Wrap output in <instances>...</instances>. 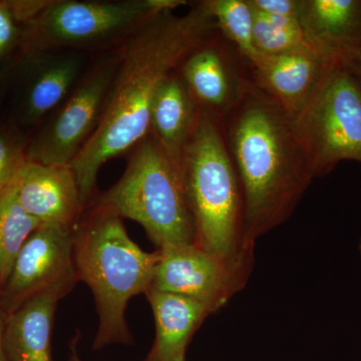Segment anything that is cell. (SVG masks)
<instances>
[{"label": "cell", "mask_w": 361, "mask_h": 361, "mask_svg": "<svg viewBox=\"0 0 361 361\" xmlns=\"http://www.w3.org/2000/svg\"><path fill=\"white\" fill-rule=\"evenodd\" d=\"M6 6L16 23H32L44 13L52 1L49 0H6Z\"/></svg>", "instance_id": "cell-23"}, {"label": "cell", "mask_w": 361, "mask_h": 361, "mask_svg": "<svg viewBox=\"0 0 361 361\" xmlns=\"http://www.w3.org/2000/svg\"><path fill=\"white\" fill-rule=\"evenodd\" d=\"M6 313L0 307V361H7L4 348V331H6Z\"/></svg>", "instance_id": "cell-27"}, {"label": "cell", "mask_w": 361, "mask_h": 361, "mask_svg": "<svg viewBox=\"0 0 361 361\" xmlns=\"http://www.w3.org/2000/svg\"><path fill=\"white\" fill-rule=\"evenodd\" d=\"M80 338H82V334H80V330H77V334L70 342V356H68V361H82L78 350ZM177 361H186V357L180 358Z\"/></svg>", "instance_id": "cell-26"}, {"label": "cell", "mask_w": 361, "mask_h": 361, "mask_svg": "<svg viewBox=\"0 0 361 361\" xmlns=\"http://www.w3.org/2000/svg\"><path fill=\"white\" fill-rule=\"evenodd\" d=\"M358 249H360V256H361V240H360V245H358Z\"/></svg>", "instance_id": "cell-29"}, {"label": "cell", "mask_w": 361, "mask_h": 361, "mask_svg": "<svg viewBox=\"0 0 361 361\" xmlns=\"http://www.w3.org/2000/svg\"><path fill=\"white\" fill-rule=\"evenodd\" d=\"M184 0L75 1L59 0L28 23V51H44L61 47L92 44L141 25L149 16L175 11Z\"/></svg>", "instance_id": "cell-7"}, {"label": "cell", "mask_w": 361, "mask_h": 361, "mask_svg": "<svg viewBox=\"0 0 361 361\" xmlns=\"http://www.w3.org/2000/svg\"><path fill=\"white\" fill-rule=\"evenodd\" d=\"M298 20L311 49L334 66L361 49V0H299Z\"/></svg>", "instance_id": "cell-14"}, {"label": "cell", "mask_w": 361, "mask_h": 361, "mask_svg": "<svg viewBox=\"0 0 361 361\" xmlns=\"http://www.w3.org/2000/svg\"><path fill=\"white\" fill-rule=\"evenodd\" d=\"M292 122L314 178L342 161L361 163V78L350 66H332Z\"/></svg>", "instance_id": "cell-6"}, {"label": "cell", "mask_w": 361, "mask_h": 361, "mask_svg": "<svg viewBox=\"0 0 361 361\" xmlns=\"http://www.w3.org/2000/svg\"><path fill=\"white\" fill-rule=\"evenodd\" d=\"M16 23L14 21L6 1H0V59L16 39Z\"/></svg>", "instance_id": "cell-25"}, {"label": "cell", "mask_w": 361, "mask_h": 361, "mask_svg": "<svg viewBox=\"0 0 361 361\" xmlns=\"http://www.w3.org/2000/svg\"><path fill=\"white\" fill-rule=\"evenodd\" d=\"M13 183L21 205L42 225L73 230L85 212L70 166L44 165L25 158Z\"/></svg>", "instance_id": "cell-12"}, {"label": "cell", "mask_w": 361, "mask_h": 361, "mask_svg": "<svg viewBox=\"0 0 361 361\" xmlns=\"http://www.w3.org/2000/svg\"><path fill=\"white\" fill-rule=\"evenodd\" d=\"M205 2L185 14L163 11L135 27L118 56L96 130L70 164L85 209L94 200L104 164L134 148L151 132L152 106L164 80L217 35Z\"/></svg>", "instance_id": "cell-1"}, {"label": "cell", "mask_w": 361, "mask_h": 361, "mask_svg": "<svg viewBox=\"0 0 361 361\" xmlns=\"http://www.w3.org/2000/svg\"><path fill=\"white\" fill-rule=\"evenodd\" d=\"M332 66L308 47L275 56L260 54L249 71L253 85L294 118L310 103Z\"/></svg>", "instance_id": "cell-13"}, {"label": "cell", "mask_w": 361, "mask_h": 361, "mask_svg": "<svg viewBox=\"0 0 361 361\" xmlns=\"http://www.w3.org/2000/svg\"><path fill=\"white\" fill-rule=\"evenodd\" d=\"M249 2L258 13L298 18L299 0H249Z\"/></svg>", "instance_id": "cell-24"}, {"label": "cell", "mask_w": 361, "mask_h": 361, "mask_svg": "<svg viewBox=\"0 0 361 361\" xmlns=\"http://www.w3.org/2000/svg\"><path fill=\"white\" fill-rule=\"evenodd\" d=\"M253 33L259 54L275 56L310 47L297 18L268 16L254 11Z\"/></svg>", "instance_id": "cell-21"}, {"label": "cell", "mask_w": 361, "mask_h": 361, "mask_svg": "<svg viewBox=\"0 0 361 361\" xmlns=\"http://www.w3.org/2000/svg\"><path fill=\"white\" fill-rule=\"evenodd\" d=\"M40 226L21 205L11 183L0 195V292L6 286L20 249Z\"/></svg>", "instance_id": "cell-19"}, {"label": "cell", "mask_w": 361, "mask_h": 361, "mask_svg": "<svg viewBox=\"0 0 361 361\" xmlns=\"http://www.w3.org/2000/svg\"><path fill=\"white\" fill-rule=\"evenodd\" d=\"M193 218L194 244L219 259L242 289L254 266L245 234L243 193L226 142L223 121L199 108L182 157Z\"/></svg>", "instance_id": "cell-3"}, {"label": "cell", "mask_w": 361, "mask_h": 361, "mask_svg": "<svg viewBox=\"0 0 361 361\" xmlns=\"http://www.w3.org/2000/svg\"><path fill=\"white\" fill-rule=\"evenodd\" d=\"M199 106L178 71L157 92L149 129L168 156L182 167V157L196 123Z\"/></svg>", "instance_id": "cell-17"}, {"label": "cell", "mask_w": 361, "mask_h": 361, "mask_svg": "<svg viewBox=\"0 0 361 361\" xmlns=\"http://www.w3.org/2000/svg\"><path fill=\"white\" fill-rule=\"evenodd\" d=\"M71 235L78 281L90 287L99 315L92 348L133 344L126 310L133 297L151 287L159 251L142 250L122 218L97 206H89Z\"/></svg>", "instance_id": "cell-4"}, {"label": "cell", "mask_w": 361, "mask_h": 361, "mask_svg": "<svg viewBox=\"0 0 361 361\" xmlns=\"http://www.w3.org/2000/svg\"><path fill=\"white\" fill-rule=\"evenodd\" d=\"M236 49L217 35L195 49L180 65L178 73L184 80L199 108L224 121L251 87ZM247 65V63H246Z\"/></svg>", "instance_id": "cell-11"}, {"label": "cell", "mask_w": 361, "mask_h": 361, "mask_svg": "<svg viewBox=\"0 0 361 361\" xmlns=\"http://www.w3.org/2000/svg\"><path fill=\"white\" fill-rule=\"evenodd\" d=\"M348 66H350V68H353V70L355 71V73L361 78V49L358 51V54H356L353 63H351Z\"/></svg>", "instance_id": "cell-28"}, {"label": "cell", "mask_w": 361, "mask_h": 361, "mask_svg": "<svg viewBox=\"0 0 361 361\" xmlns=\"http://www.w3.org/2000/svg\"><path fill=\"white\" fill-rule=\"evenodd\" d=\"M236 169L249 245L290 217L314 176L290 116L252 82L223 121Z\"/></svg>", "instance_id": "cell-2"}, {"label": "cell", "mask_w": 361, "mask_h": 361, "mask_svg": "<svg viewBox=\"0 0 361 361\" xmlns=\"http://www.w3.org/2000/svg\"><path fill=\"white\" fill-rule=\"evenodd\" d=\"M90 205L139 223L158 249L194 243L182 167L152 133L135 146L118 182Z\"/></svg>", "instance_id": "cell-5"}, {"label": "cell", "mask_w": 361, "mask_h": 361, "mask_svg": "<svg viewBox=\"0 0 361 361\" xmlns=\"http://www.w3.org/2000/svg\"><path fill=\"white\" fill-rule=\"evenodd\" d=\"M221 37L250 66L259 58L254 44V11L249 0H206Z\"/></svg>", "instance_id": "cell-20"}, {"label": "cell", "mask_w": 361, "mask_h": 361, "mask_svg": "<svg viewBox=\"0 0 361 361\" xmlns=\"http://www.w3.org/2000/svg\"><path fill=\"white\" fill-rule=\"evenodd\" d=\"M26 141L13 130H0V195L13 183L25 159Z\"/></svg>", "instance_id": "cell-22"}, {"label": "cell", "mask_w": 361, "mask_h": 361, "mask_svg": "<svg viewBox=\"0 0 361 361\" xmlns=\"http://www.w3.org/2000/svg\"><path fill=\"white\" fill-rule=\"evenodd\" d=\"M116 63L118 56H113L90 71L56 116L26 147L27 160L44 165H70L96 130Z\"/></svg>", "instance_id": "cell-8"}, {"label": "cell", "mask_w": 361, "mask_h": 361, "mask_svg": "<svg viewBox=\"0 0 361 361\" xmlns=\"http://www.w3.org/2000/svg\"><path fill=\"white\" fill-rule=\"evenodd\" d=\"M61 296L45 292L6 314L4 348L7 361H54L51 331Z\"/></svg>", "instance_id": "cell-16"}, {"label": "cell", "mask_w": 361, "mask_h": 361, "mask_svg": "<svg viewBox=\"0 0 361 361\" xmlns=\"http://www.w3.org/2000/svg\"><path fill=\"white\" fill-rule=\"evenodd\" d=\"M159 261L152 288L190 297L217 312L242 290L222 262L197 246L183 244L158 249Z\"/></svg>", "instance_id": "cell-10"}, {"label": "cell", "mask_w": 361, "mask_h": 361, "mask_svg": "<svg viewBox=\"0 0 361 361\" xmlns=\"http://www.w3.org/2000/svg\"><path fill=\"white\" fill-rule=\"evenodd\" d=\"M78 54H51L37 59L23 94L21 118L33 123L63 103L82 68Z\"/></svg>", "instance_id": "cell-18"}, {"label": "cell", "mask_w": 361, "mask_h": 361, "mask_svg": "<svg viewBox=\"0 0 361 361\" xmlns=\"http://www.w3.org/2000/svg\"><path fill=\"white\" fill-rule=\"evenodd\" d=\"M71 231L42 225L30 235L0 292V307L6 314L39 294L54 292L63 298L73 291L78 279Z\"/></svg>", "instance_id": "cell-9"}, {"label": "cell", "mask_w": 361, "mask_h": 361, "mask_svg": "<svg viewBox=\"0 0 361 361\" xmlns=\"http://www.w3.org/2000/svg\"><path fill=\"white\" fill-rule=\"evenodd\" d=\"M156 322V338L144 361H177L186 357L195 332L213 311L207 304L149 287L146 293Z\"/></svg>", "instance_id": "cell-15"}]
</instances>
